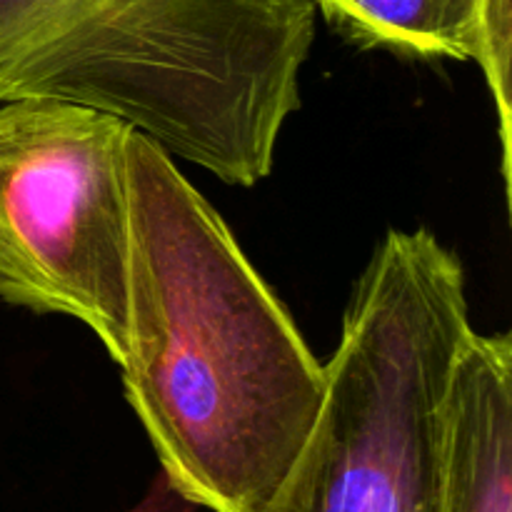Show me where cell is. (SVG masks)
<instances>
[{"label": "cell", "mask_w": 512, "mask_h": 512, "mask_svg": "<svg viewBox=\"0 0 512 512\" xmlns=\"http://www.w3.org/2000/svg\"><path fill=\"white\" fill-rule=\"evenodd\" d=\"M123 393L170 488L260 512L318 420L325 365L223 215L130 133Z\"/></svg>", "instance_id": "cell-1"}, {"label": "cell", "mask_w": 512, "mask_h": 512, "mask_svg": "<svg viewBox=\"0 0 512 512\" xmlns=\"http://www.w3.org/2000/svg\"><path fill=\"white\" fill-rule=\"evenodd\" d=\"M315 0H0V103L55 98L125 120L225 185L273 173Z\"/></svg>", "instance_id": "cell-2"}, {"label": "cell", "mask_w": 512, "mask_h": 512, "mask_svg": "<svg viewBox=\"0 0 512 512\" xmlns=\"http://www.w3.org/2000/svg\"><path fill=\"white\" fill-rule=\"evenodd\" d=\"M465 265L393 228L355 280L318 420L260 512H438L443 403L473 333Z\"/></svg>", "instance_id": "cell-3"}, {"label": "cell", "mask_w": 512, "mask_h": 512, "mask_svg": "<svg viewBox=\"0 0 512 512\" xmlns=\"http://www.w3.org/2000/svg\"><path fill=\"white\" fill-rule=\"evenodd\" d=\"M125 120L55 98L0 103V300L80 320L125 355Z\"/></svg>", "instance_id": "cell-4"}, {"label": "cell", "mask_w": 512, "mask_h": 512, "mask_svg": "<svg viewBox=\"0 0 512 512\" xmlns=\"http://www.w3.org/2000/svg\"><path fill=\"white\" fill-rule=\"evenodd\" d=\"M438 512H512V338L468 335L443 403Z\"/></svg>", "instance_id": "cell-5"}, {"label": "cell", "mask_w": 512, "mask_h": 512, "mask_svg": "<svg viewBox=\"0 0 512 512\" xmlns=\"http://www.w3.org/2000/svg\"><path fill=\"white\" fill-rule=\"evenodd\" d=\"M315 10L360 50L408 60H475L478 0H315Z\"/></svg>", "instance_id": "cell-6"}, {"label": "cell", "mask_w": 512, "mask_h": 512, "mask_svg": "<svg viewBox=\"0 0 512 512\" xmlns=\"http://www.w3.org/2000/svg\"><path fill=\"white\" fill-rule=\"evenodd\" d=\"M512 0H478V20H475V60L483 70L485 83L493 95L495 115H498L500 138V173H503L505 193L510 200L512 175Z\"/></svg>", "instance_id": "cell-7"}]
</instances>
